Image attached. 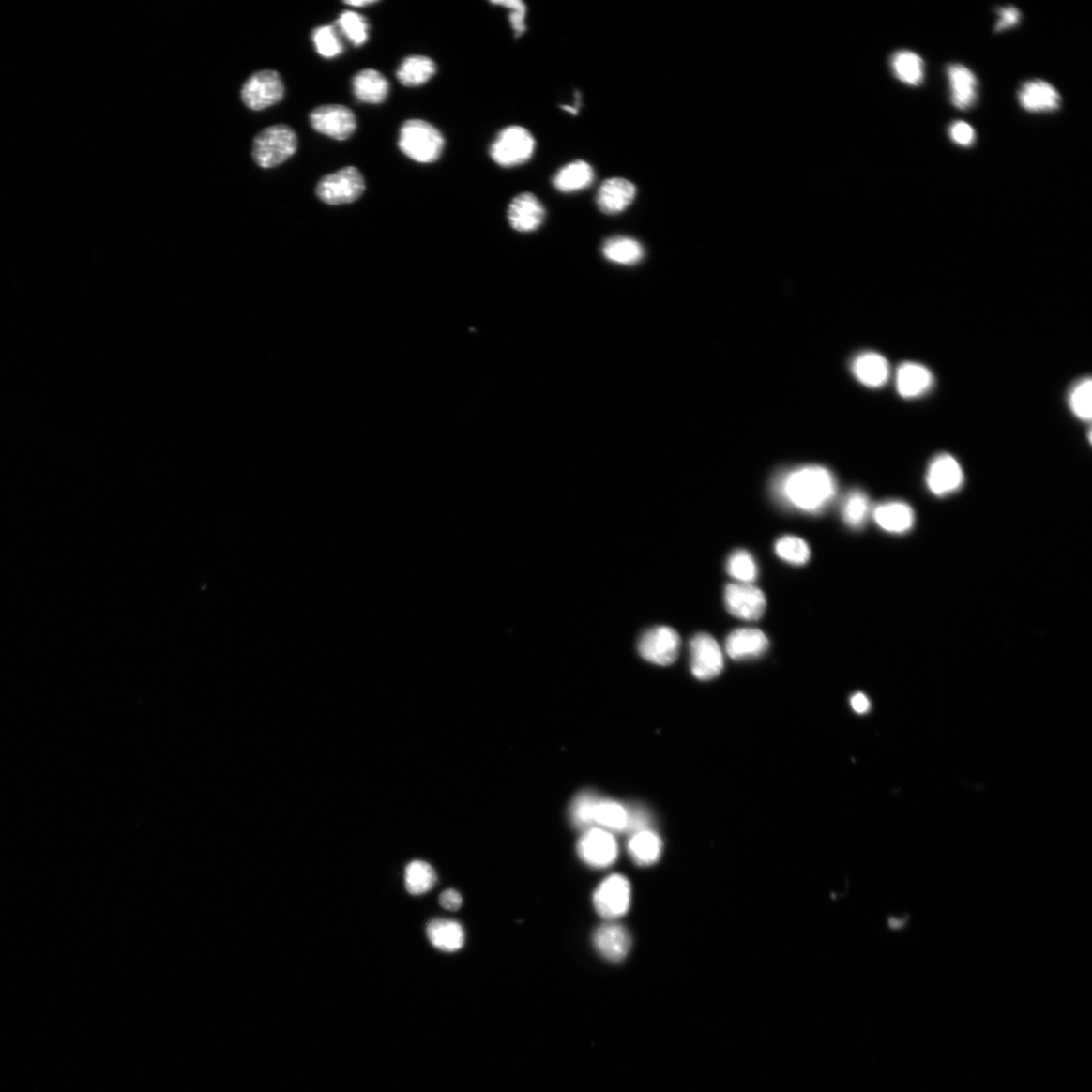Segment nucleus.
I'll return each mask as SVG.
<instances>
[{"instance_id": "f257e3e1", "label": "nucleus", "mask_w": 1092, "mask_h": 1092, "mask_svg": "<svg viewBox=\"0 0 1092 1092\" xmlns=\"http://www.w3.org/2000/svg\"><path fill=\"white\" fill-rule=\"evenodd\" d=\"M837 480L833 473L821 465H803L779 474L773 491L780 502L792 509L819 513L834 501Z\"/></svg>"}, {"instance_id": "f03ea898", "label": "nucleus", "mask_w": 1092, "mask_h": 1092, "mask_svg": "<svg viewBox=\"0 0 1092 1092\" xmlns=\"http://www.w3.org/2000/svg\"><path fill=\"white\" fill-rule=\"evenodd\" d=\"M399 147L416 162L432 163L445 149V138L439 129L422 120L407 121L401 128Z\"/></svg>"}, {"instance_id": "7ed1b4c3", "label": "nucleus", "mask_w": 1092, "mask_h": 1092, "mask_svg": "<svg viewBox=\"0 0 1092 1092\" xmlns=\"http://www.w3.org/2000/svg\"><path fill=\"white\" fill-rule=\"evenodd\" d=\"M297 149L294 129L285 125L266 128L253 141V159L263 168H272L289 160Z\"/></svg>"}, {"instance_id": "20e7f679", "label": "nucleus", "mask_w": 1092, "mask_h": 1092, "mask_svg": "<svg viewBox=\"0 0 1092 1092\" xmlns=\"http://www.w3.org/2000/svg\"><path fill=\"white\" fill-rule=\"evenodd\" d=\"M536 150V140L527 129L510 126L502 129L490 148L493 162L514 167L527 162Z\"/></svg>"}, {"instance_id": "39448f33", "label": "nucleus", "mask_w": 1092, "mask_h": 1092, "mask_svg": "<svg viewBox=\"0 0 1092 1092\" xmlns=\"http://www.w3.org/2000/svg\"><path fill=\"white\" fill-rule=\"evenodd\" d=\"M366 190V182L357 168L345 167L324 176L317 186L318 198L325 204L340 205L354 203Z\"/></svg>"}, {"instance_id": "423d86ee", "label": "nucleus", "mask_w": 1092, "mask_h": 1092, "mask_svg": "<svg viewBox=\"0 0 1092 1092\" xmlns=\"http://www.w3.org/2000/svg\"><path fill=\"white\" fill-rule=\"evenodd\" d=\"M577 852L584 864L602 869L615 863L619 847L614 833L596 827L584 830L577 844Z\"/></svg>"}, {"instance_id": "0eeeda50", "label": "nucleus", "mask_w": 1092, "mask_h": 1092, "mask_svg": "<svg viewBox=\"0 0 1092 1092\" xmlns=\"http://www.w3.org/2000/svg\"><path fill=\"white\" fill-rule=\"evenodd\" d=\"M593 903L605 919L614 920L628 914L631 903L629 881L619 874L609 876L594 892Z\"/></svg>"}, {"instance_id": "6e6552de", "label": "nucleus", "mask_w": 1092, "mask_h": 1092, "mask_svg": "<svg viewBox=\"0 0 1092 1092\" xmlns=\"http://www.w3.org/2000/svg\"><path fill=\"white\" fill-rule=\"evenodd\" d=\"M284 96L281 77L276 71L264 70L251 75L242 87L241 97L247 108L263 111L277 105Z\"/></svg>"}, {"instance_id": "1a4fd4ad", "label": "nucleus", "mask_w": 1092, "mask_h": 1092, "mask_svg": "<svg viewBox=\"0 0 1092 1092\" xmlns=\"http://www.w3.org/2000/svg\"><path fill=\"white\" fill-rule=\"evenodd\" d=\"M680 646L681 639L677 631L668 627H657L642 635L639 652L652 664L668 666L677 660Z\"/></svg>"}, {"instance_id": "9d476101", "label": "nucleus", "mask_w": 1092, "mask_h": 1092, "mask_svg": "<svg viewBox=\"0 0 1092 1092\" xmlns=\"http://www.w3.org/2000/svg\"><path fill=\"white\" fill-rule=\"evenodd\" d=\"M964 471L960 463L948 453H942L930 463L926 485L933 495L947 497L958 492L964 484Z\"/></svg>"}, {"instance_id": "9b49d317", "label": "nucleus", "mask_w": 1092, "mask_h": 1092, "mask_svg": "<svg viewBox=\"0 0 1092 1092\" xmlns=\"http://www.w3.org/2000/svg\"><path fill=\"white\" fill-rule=\"evenodd\" d=\"M724 659L717 641L707 633H698L690 642V668L695 678L707 681L722 672Z\"/></svg>"}, {"instance_id": "f8f14e48", "label": "nucleus", "mask_w": 1092, "mask_h": 1092, "mask_svg": "<svg viewBox=\"0 0 1092 1092\" xmlns=\"http://www.w3.org/2000/svg\"><path fill=\"white\" fill-rule=\"evenodd\" d=\"M724 603L728 613L733 616L747 621L760 619L766 606L763 591L752 584L744 583L727 584L724 590Z\"/></svg>"}, {"instance_id": "ddd939ff", "label": "nucleus", "mask_w": 1092, "mask_h": 1092, "mask_svg": "<svg viewBox=\"0 0 1092 1092\" xmlns=\"http://www.w3.org/2000/svg\"><path fill=\"white\" fill-rule=\"evenodd\" d=\"M310 122L316 132L340 141L353 136L357 127L354 112L342 105L315 109L310 114Z\"/></svg>"}, {"instance_id": "4468645a", "label": "nucleus", "mask_w": 1092, "mask_h": 1092, "mask_svg": "<svg viewBox=\"0 0 1092 1092\" xmlns=\"http://www.w3.org/2000/svg\"><path fill=\"white\" fill-rule=\"evenodd\" d=\"M631 943L628 929L614 921L601 925L593 934V944L598 953L613 963H619L628 957Z\"/></svg>"}, {"instance_id": "2eb2a0df", "label": "nucleus", "mask_w": 1092, "mask_h": 1092, "mask_svg": "<svg viewBox=\"0 0 1092 1092\" xmlns=\"http://www.w3.org/2000/svg\"><path fill=\"white\" fill-rule=\"evenodd\" d=\"M1018 98L1021 107L1029 113H1053L1061 108V95L1054 86L1042 80L1023 83Z\"/></svg>"}, {"instance_id": "dca6fc26", "label": "nucleus", "mask_w": 1092, "mask_h": 1092, "mask_svg": "<svg viewBox=\"0 0 1092 1092\" xmlns=\"http://www.w3.org/2000/svg\"><path fill=\"white\" fill-rule=\"evenodd\" d=\"M875 523L891 535H904L914 528L916 514L912 506L899 500L882 502L872 510Z\"/></svg>"}, {"instance_id": "f3484780", "label": "nucleus", "mask_w": 1092, "mask_h": 1092, "mask_svg": "<svg viewBox=\"0 0 1092 1092\" xmlns=\"http://www.w3.org/2000/svg\"><path fill=\"white\" fill-rule=\"evenodd\" d=\"M636 196V188L626 178L607 179L597 192L596 203L600 211L616 215L626 211Z\"/></svg>"}, {"instance_id": "a211bd4d", "label": "nucleus", "mask_w": 1092, "mask_h": 1092, "mask_svg": "<svg viewBox=\"0 0 1092 1092\" xmlns=\"http://www.w3.org/2000/svg\"><path fill=\"white\" fill-rule=\"evenodd\" d=\"M947 76L951 89L953 106L961 111L971 109L978 99V81L964 65L948 64Z\"/></svg>"}, {"instance_id": "6ab92c4d", "label": "nucleus", "mask_w": 1092, "mask_h": 1092, "mask_svg": "<svg viewBox=\"0 0 1092 1092\" xmlns=\"http://www.w3.org/2000/svg\"><path fill=\"white\" fill-rule=\"evenodd\" d=\"M544 218V207L535 194L529 192L519 194L509 205V223L518 232L536 231L542 225Z\"/></svg>"}, {"instance_id": "aec40b11", "label": "nucleus", "mask_w": 1092, "mask_h": 1092, "mask_svg": "<svg viewBox=\"0 0 1092 1092\" xmlns=\"http://www.w3.org/2000/svg\"><path fill=\"white\" fill-rule=\"evenodd\" d=\"M769 640L757 629H738L727 636L725 651L736 660L755 659L766 653Z\"/></svg>"}, {"instance_id": "412c9836", "label": "nucleus", "mask_w": 1092, "mask_h": 1092, "mask_svg": "<svg viewBox=\"0 0 1092 1092\" xmlns=\"http://www.w3.org/2000/svg\"><path fill=\"white\" fill-rule=\"evenodd\" d=\"M851 369L856 380L871 388L883 387L888 382L890 376L888 360L873 351H868V353L855 357Z\"/></svg>"}, {"instance_id": "4be33fe9", "label": "nucleus", "mask_w": 1092, "mask_h": 1092, "mask_svg": "<svg viewBox=\"0 0 1092 1092\" xmlns=\"http://www.w3.org/2000/svg\"><path fill=\"white\" fill-rule=\"evenodd\" d=\"M933 383L931 371L916 362H905L896 372V389L905 399H915L930 391Z\"/></svg>"}, {"instance_id": "5701e85b", "label": "nucleus", "mask_w": 1092, "mask_h": 1092, "mask_svg": "<svg viewBox=\"0 0 1092 1092\" xmlns=\"http://www.w3.org/2000/svg\"><path fill=\"white\" fill-rule=\"evenodd\" d=\"M353 89L359 101L369 105H380L388 96L389 84L381 72L364 69L355 76Z\"/></svg>"}, {"instance_id": "b1692460", "label": "nucleus", "mask_w": 1092, "mask_h": 1092, "mask_svg": "<svg viewBox=\"0 0 1092 1092\" xmlns=\"http://www.w3.org/2000/svg\"><path fill=\"white\" fill-rule=\"evenodd\" d=\"M628 849L635 864L647 867L660 859L664 844L660 837L651 828L632 834Z\"/></svg>"}, {"instance_id": "393cba45", "label": "nucleus", "mask_w": 1092, "mask_h": 1092, "mask_svg": "<svg viewBox=\"0 0 1092 1092\" xmlns=\"http://www.w3.org/2000/svg\"><path fill=\"white\" fill-rule=\"evenodd\" d=\"M429 941L440 951L453 953L464 944V932L457 921L434 919L427 926Z\"/></svg>"}, {"instance_id": "a878e982", "label": "nucleus", "mask_w": 1092, "mask_h": 1092, "mask_svg": "<svg viewBox=\"0 0 1092 1092\" xmlns=\"http://www.w3.org/2000/svg\"><path fill=\"white\" fill-rule=\"evenodd\" d=\"M593 168L587 162L578 160L564 166L556 173L553 184L557 190L571 193L589 188L594 181Z\"/></svg>"}, {"instance_id": "bb28decb", "label": "nucleus", "mask_w": 1092, "mask_h": 1092, "mask_svg": "<svg viewBox=\"0 0 1092 1092\" xmlns=\"http://www.w3.org/2000/svg\"><path fill=\"white\" fill-rule=\"evenodd\" d=\"M594 827L599 826L611 833L626 831L629 824V809L622 803L604 798H598L593 812Z\"/></svg>"}, {"instance_id": "cd10ccee", "label": "nucleus", "mask_w": 1092, "mask_h": 1092, "mask_svg": "<svg viewBox=\"0 0 1092 1092\" xmlns=\"http://www.w3.org/2000/svg\"><path fill=\"white\" fill-rule=\"evenodd\" d=\"M890 67L893 74L902 83L918 86L925 80V62L915 52L896 51L891 56Z\"/></svg>"}, {"instance_id": "c85d7f7f", "label": "nucleus", "mask_w": 1092, "mask_h": 1092, "mask_svg": "<svg viewBox=\"0 0 1092 1092\" xmlns=\"http://www.w3.org/2000/svg\"><path fill=\"white\" fill-rule=\"evenodd\" d=\"M872 510L867 493L860 489H855L843 498L841 513L843 523L847 526L859 530L866 525L868 519L872 516Z\"/></svg>"}, {"instance_id": "c756f323", "label": "nucleus", "mask_w": 1092, "mask_h": 1092, "mask_svg": "<svg viewBox=\"0 0 1092 1092\" xmlns=\"http://www.w3.org/2000/svg\"><path fill=\"white\" fill-rule=\"evenodd\" d=\"M436 73V64L425 56H410L402 62L397 71L399 82L407 87L425 84Z\"/></svg>"}, {"instance_id": "7c9ffc66", "label": "nucleus", "mask_w": 1092, "mask_h": 1092, "mask_svg": "<svg viewBox=\"0 0 1092 1092\" xmlns=\"http://www.w3.org/2000/svg\"><path fill=\"white\" fill-rule=\"evenodd\" d=\"M602 252L609 262L621 265H635L645 255L642 244L629 237L608 239L602 247Z\"/></svg>"}, {"instance_id": "2f4dec72", "label": "nucleus", "mask_w": 1092, "mask_h": 1092, "mask_svg": "<svg viewBox=\"0 0 1092 1092\" xmlns=\"http://www.w3.org/2000/svg\"><path fill=\"white\" fill-rule=\"evenodd\" d=\"M437 882V876L432 865L423 861H413L405 871V884L407 891L412 895H421L431 891Z\"/></svg>"}, {"instance_id": "473e14b6", "label": "nucleus", "mask_w": 1092, "mask_h": 1092, "mask_svg": "<svg viewBox=\"0 0 1092 1092\" xmlns=\"http://www.w3.org/2000/svg\"><path fill=\"white\" fill-rule=\"evenodd\" d=\"M726 570L736 583L752 584L759 575L758 565L753 556L745 550L735 551L727 558Z\"/></svg>"}, {"instance_id": "72a5a7b5", "label": "nucleus", "mask_w": 1092, "mask_h": 1092, "mask_svg": "<svg viewBox=\"0 0 1092 1092\" xmlns=\"http://www.w3.org/2000/svg\"><path fill=\"white\" fill-rule=\"evenodd\" d=\"M600 796L591 790L579 793L569 808V819L575 827L587 830L594 827L593 812L596 802Z\"/></svg>"}, {"instance_id": "f704fd0d", "label": "nucleus", "mask_w": 1092, "mask_h": 1092, "mask_svg": "<svg viewBox=\"0 0 1092 1092\" xmlns=\"http://www.w3.org/2000/svg\"><path fill=\"white\" fill-rule=\"evenodd\" d=\"M777 555L788 564L802 566L810 561V545L796 536H784L775 544Z\"/></svg>"}, {"instance_id": "c9c22d12", "label": "nucleus", "mask_w": 1092, "mask_h": 1092, "mask_svg": "<svg viewBox=\"0 0 1092 1092\" xmlns=\"http://www.w3.org/2000/svg\"><path fill=\"white\" fill-rule=\"evenodd\" d=\"M337 25L349 42L355 46H361L368 42L369 23L366 18L357 12L351 10L342 12L340 19L337 20Z\"/></svg>"}, {"instance_id": "e433bc0d", "label": "nucleus", "mask_w": 1092, "mask_h": 1092, "mask_svg": "<svg viewBox=\"0 0 1092 1092\" xmlns=\"http://www.w3.org/2000/svg\"><path fill=\"white\" fill-rule=\"evenodd\" d=\"M311 40L318 53L324 58L331 59L342 54L343 45L334 25L317 28L311 35Z\"/></svg>"}, {"instance_id": "4c0bfd02", "label": "nucleus", "mask_w": 1092, "mask_h": 1092, "mask_svg": "<svg viewBox=\"0 0 1092 1092\" xmlns=\"http://www.w3.org/2000/svg\"><path fill=\"white\" fill-rule=\"evenodd\" d=\"M1092 382L1087 378L1077 383L1069 395V407L1079 420L1090 421L1092 416Z\"/></svg>"}, {"instance_id": "58836bf2", "label": "nucleus", "mask_w": 1092, "mask_h": 1092, "mask_svg": "<svg viewBox=\"0 0 1092 1092\" xmlns=\"http://www.w3.org/2000/svg\"><path fill=\"white\" fill-rule=\"evenodd\" d=\"M493 5H497L511 10L509 20L516 36L523 35L526 30L525 19L527 14V8L523 2L520 0H499V2H492Z\"/></svg>"}, {"instance_id": "ea45409f", "label": "nucleus", "mask_w": 1092, "mask_h": 1092, "mask_svg": "<svg viewBox=\"0 0 1092 1092\" xmlns=\"http://www.w3.org/2000/svg\"><path fill=\"white\" fill-rule=\"evenodd\" d=\"M629 824L627 833L635 834L637 831L651 829L653 825L652 814L640 804L628 806Z\"/></svg>"}, {"instance_id": "a19ab883", "label": "nucleus", "mask_w": 1092, "mask_h": 1092, "mask_svg": "<svg viewBox=\"0 0 1092 1092\" xmlns=\"http://www.w3.org/2000/svg\"><path fill=\"white\" fill-rule=\"evenodd\" d=\"M948 134L957 145L962 147H970L974 144L977 134L974 129L966 122H954L948 128Z\"/></svg>"}, {"instance_id": "79ce46f5", "label": "nucleus", "mask_w": 1092, "mask_h": 1092, "mask_svg": "<svg viewBox=\"0 0 1092 1092\" xmlns=\"http://www.w3.org/2000/svg\"><path fill=\"white\" fill-rule=\"evenodd\" d=\"M998 14L1000 19L995 28L997 33L1016 27L1021 20V11L1015 7L1010 6L1000 8Z\"/></svg>"}, {"instance_id": "37998d69", "label": "nucleus", "mask_w": 1092, "mask_h": 1092, "mask_svg": "<svg viewBox=\"0 0 1092 1092\" xmlns=\"http://www.w3.org/2000/svg\"><path fill=\"white\" fill-rule=\"evenodd\" d=\"M439 903L451 912H457L463 905V897L457 890L448 889L441 893Z\"/></svg>"}, {"instance_id": "c03bdc74", "label": "nucleus", "mask_w": 1092, "mask_h": 1092, "mask_svg": "<svg viewBox=\"0 0 1092 1092\" xmlns=\"http://www.w3.org/2000/svg\"><path fill=\"white\" fill-rule=\"evenodd\" d=\"M852 708L859 714H864L870 709V701L863 693H857L851 698Z\"/></svg>"}, {"instance_id": "a18cd8bd", "label": "nucleus", "mask_w": 1092, "mask_h": 1092, "mask_svg": "<svg viewBox=\"0 0 1092 1092\" xmlns=\"http://www.w3.org/2000/svg\"><path fill=\"white\" fill-rule=\"evenodd\" d=\"M376 3H378L376 0H355V2H345L346 5L356 8L369 7Z\"/></svg>"}]
</instances>
